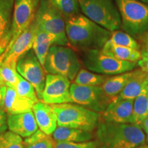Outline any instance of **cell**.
Returning a JSON list of instances; mask_svg holds the SVG:
<instances>
[{"mask_svg": "<svg viewBox=\"0 0 148 148\" xmlns=\"http://www.w3.org/2000/svg\"><path fill=\"white\" fill-rule=\"evenodd\" d=\"M34 20L40 28L56 37V45L70 46L66 34L65 20L50 0H40Z\"/></svg>", "mask_w": 148, "mask_h": 148, "instance_id": "8", "label": "cell"}, {"mask_svg": "<svg viewBox=\"0 0 148 148\" xmlns=\"http://www.w3.org/2000/svg\"><path fill=\"white\" fill-rule=\"evenodd\" d=\"M148 116V88L143 90L134 99L133 117L134 125L141 127L143 122Z\"/></svg>", "mask_w": 148, "mask_h": 148, "instance_id": "24", "label": "cell"}, {"mask_svg": "<svg viewBox=\"0 0 148 148\" xmlns=\"http://www.w3.org/2000/svg\"><path fill=\"white\" fill-rule=\"evenodd\" d=\"M136 148H148V145H146V144H145V145L139 146V147H138Z\"/></svg>", "mask_w": 148, "mask_h": 148, "instance_id": "39", "label": "cell"}, {"mask_svg": "<svg viewBox=\"0 0 148 148\" xmlns=\"http://www.w3.org/2000/svg\"><path fill=\"white\" fill-rule=\"evenodd\" d=\"M144 38V46L140 51L141 58L138 61V65L142 71L148 73V33Z\"/></svg>", "mask_w": 148, "mask_h": 148, "instance_id": "33", "label": "cell"}, {"mask_svg": "<svg viewBox=\"0 0 148 148\" xmlns=\"http://www.w3.org/2000/svg\"><path fill=\"white\" fill-rule=\"evenodd\" d=\"M148 88V73L138 69L132 71V75L118 97L122 99H134Z\"/></svg>", "mask_w": 148, "mask_h": 148, "instance_id": "18", "label": "cell"}, {"mask_svg": "<svg viewBox=\"0 0 148 148\" xmlns=\"http://www.w3.org/2000/svg\"><path fill=\"white\" fill-rule=\"evenodd\" d=\"M40 0H14L10 39L5 51L8 52L17 37L34 21Z\"/></svg>", "mask_w": 148, "mask_h": 148, "instance_id": "11", "label": "cell"}, {"mask_svg": "<svg viewBox=\"0 0 148 148\" xmlns=\"http://www.w3.org/2000/svg\"><path fill=\"white\" fill-rule=\"evenodd\" d=\"M55 142H73L81 143L91 140L93 138L92 132L71 127L57 126L52 134Z\"/></svg>", "mask_w": 148, "mask_h": 148, "instance_id": "19", "label": "cell"}, {"mask_svg": "<svg viewBox=\"0 0 148 148\" xmlns=\"http://www.w3.org/2000/svg\"><path fill=\"white\" fill-rule=\"evenodd\" d=\"M10 39V34H8L2 39L0 40V56L2 55L5 52V49L8 47Z\"/></svg>", "mask_w": 148, "mask_h": 148, "instance_id": "35", "label": "cell"}, {"mask_svg": "<svg viewBox=\"0 0 148 148\" xmlns=\"http://www.w3.org/2000/svg\"><path fill=\"white\" fill-rule=\"evenodd\" d=\"M18 82L16 84V86L15 90L18 95H19L21 97L27 98V99H30L36 103L38 101V96H37L36 92L35 90V88L31 83H29L28 81L24 79L20 74H17Z\"/></svg>", "mask_w": 148, "mask_h": 148, "instance_id": "30", "label": "cell"}, {"mask_svg": "<svg viewBox=\"0 0 148 148\" xmlns=\"http://www.w3.org/2000/svg\"><path fill=\"white\" fill-rule=\"evenodd\" d=\"M65 27L70 46L81 51L101 49L112 32L79 13L65 20Z\"/></svg>", "mask_w": 148, "mask_h": 148, "instance_id": "1", "label": "cell"}, {"mask_svg": "<svg viewBox=\"0 0 148 148\" xmlns=\"http://www.w3.org/2000/svg\"><path fill=\"white\" fill-rule=\"evenodd\" d=\"M5 90H6V85L0 80V107L1 108H3V99H4Z\"/></svg>", "mask_w": 148, "mask_h": 148, "instance_id": "36", "label": "cell"}, {"mask_svg": "<svg viewBox=\"0 0 148 148\" xmlns=\"http://www.w3.org/2000/svg\"><path fill=\"white\" fill-rule=\"evenodd\" d=\"M108 41L114 45L130 47L140 50L139 44L133 36L122 31L115 30L111 32L110 37Z\"/></svg>", "mask_w": 148, "mask_h": 148, "instance_id": "29", "label": "cell"}, {"mask_svg": "<svg viewBox=\"0 0 148 148\" xmlns=\"http://www.w3.org/2000/svg\"><path fill=\"white\" fill-rule=\"evenodd\" d=\"M84 15L110 31L121 26L119 10L113 0H77Z\"/></svg>", "mask_w": 148, "mask_h": 148, "instance_id": "6", "label": "cell"}, {"mask_svg": "<svg viewBox=\"0 0 148 148\" xmlns=\"http://www.w3.org/2000/svg\"><path fill=\"white\" fill-rule=\"evenodd\" d=\"M142 128H143L144 131H145L146 134V138H147V140L148 142V116L145 119V121H144Z\"/></svg>", "mask_w": 148, "mask_h": 148, "instance_id": "37", "label": "cell"}, {"mask_svg": "<svg viewBox=\"0 0 148 148\" xmlns=\"http://www.w3.org/2000/svg\"><path fill=\"white\" fill-rule=\"evenodd\" d=\"M0 148H24V140L19 135L6 130L0 134Z\"/></svg>", "mask_w": 148, "mask_h": 148, "instance_id": "31", "label": "cell"}, {"mask_svg": "<svg viewBox=\"0 0 148 148\" xmlns=\"http://www.w3.org/2000/svg\"><path fill=\"white\" fill-rule=\"evenodd\" d=\"M38 25L34 20V21L17 37L8 52L5 53L3 61L16 64L18 59L23 53L32 49Z\"/></svg>", "mask_w": 148, "mask_h": 148, "instance_id": "14", "label": "cell"}, {"mask_svg": "<svg viewBox=\"0 0 148 148\" xmlns=\"http://www.w3.org/2000/svg\"><path fill=\"white\" fill-rule=\"evenodd\" d=\"M81 62L89 71L106 75L132 71L136 66V63L118 60L105 53L101 49L82 51Z\"/></svg>", "mask_w": 148, "mask_h": 148, "instance_id": "7", "label": "cell"}, {"mask_svg": "<svg viewBox=\"0 0 148 148\" xmlns=\"http://www.w3.org/2000/svg\"><path fill=\"white\" fill-rule=\"evenodd\" d=\"M95 136L98 148H136L146 142L141 127L130 123L99 121Z\"/></svg>", "mask_w": 148, "mask_h": 148, "instance_id": "2", "label": "cell"}, {"mask_svg": "<svg viewBox=\"0 0 148 148\" xmlns=\"http://www.w3.org/2000/svg\"><path fill=\"white\" fill-rule=\"evenodd\" d=\"M70 94L73 103L101 113L112 98L107 96L101 86H90L71 83Z\"/></svg>", "mask_w": 148, "mask_h": 148, "instance_id": "9", "label": "cell"}, {"mask_svg": "<svg viewBox=\"0 0 148 148\" xmlns=\"http://www.w3.org/2000/svg\"><path fill=\"white\" fill-rule=\"evenodd\" d=\"M63 16L64 20L79 13V6L77 0H50Z\"/></svg>", "mask_w": 148, "mask_h": 148, "instance_id": "28", "label": "cell"}, {"mask_svg": "<svg viewBox=\"0 0 148 148\" xmlns=\"http://www.w3.org/2000/svg\"><path fill=\"white\" fill-rule=\"evenodd\" d=\"M56 37L38 26L33 43L32 49L34 50L40 63L44 67L46 58L49 48L56 45Z\"/></svg>", "mask_w": 148, "mask_h": 148, "instance_id": "20", "label": "cell"}, {"mask_svg": "<svg viewBox=\"0 0 148 148\" xmlns=\"http://www.w3.org/2000/svg\"><path fill=\"white\" fill-rule=\"evenodd\" d=\"M108 77V75L94 73L89 71L88 70L81 69L73 79V83L83 86H101Z\"/></svg>", "mask_w": 148, "mask_h": 148, "instance_id": "25", "label": "cell"}, {"mask_svg": "<svg viewBox=\"0 0 148 148\" xmlns=\"http://www.w3.org/2000/svg\"><path fill=\"white\" fill-rule=\"evenodd\" d=\"M14 0H0V40L10 34Z\"/></svg>", "mask_w": 148, "mask_h": 148, "instance_id": "23", "label": "cell"}, {"mask_svg": "<svg viewBox=\"0 0 148 148\" xmlns=\"http://www.w3.org/2000/svg\"><path fill=\"white\" fill-rule=\"evenodd\" d=\"M34 103L35 102L30 99L18 95L14 88L6 86L3 108L8 115L31 111Z\"/></svg>", "mask_w": 148, "mask_h": 148, "instance_id": "17", "label": "cell"}, {"mask_svg": "<svg viewBox=\"0 0 148 148\" xmlns=\"http://www.w3.org/2000/svg\"><path fill=\"white\" fill-rule=\"evenodd\" d=\"M121 20V26L132 36L148 32V4L139 0H114Z\"/></svg>", "mask_w": 148, "mask_h": 148, "instance_id": "5", "label": "cell"}, {"mask_svg": "<svg viewBox=\"0 0 148 148\" xmlns=\"http://www.w3.org/2000/svg\"><path fill=\"white\" fill-rule=\"evenodd\" d=\"M5 53H3L2 55L0 56V67H1V64H2V62H3V60H4V58H5Z\"/></svg>", "mask_w": 148, "mask_h": 148, "instance_id": "38", "label": "cell"}, {"mask_svg": "<svg viewBox=\"0 0 148 148\" xmlns=\"http://www.w3.org/2000/svg\"><path fill=\"white\" fill-rule=\"evenodd\" d=\"M132 75V71H130L108 77L101 87L108 97L114 98L121 93Z\"/></svg>", "mask_w": 148, "mask_h": 148, "instance_id": "22", "label": "cell"}, {"mask_svg": "<svg viewBox=\"0 0 148 148\" xmlns=\"http://www.w3.org/2000/svg\"><path fill=\"white\" fill-rule=\"evenodd\" d=\"M17 74L16 64L3 61L0 67V80L1 82L15 89L18 82Z\"/></svg>", "mask_w": 148, "mask_h": 148, "instance_id": "27", "label": "cell"}, {"mask_svg": "<svg viewBox=\"0 0 148 148\" xmlns=\"http://www.w3.org/2000/svg\"><path fill=\"white\" fill-rule=\"evenodd\" d=\"M101 50L106 54L118 60L134 63L138 62L141 58V53L139 49L114 45L108 41L104 44Z\"/></svg>", "mask_w": 148, "mask_h": 148, "instance_id": "21", "label": "cell"}, {"mask_svg": "<svg viewBox=\"0 0 148 148\" xmlns=\"http://www.w3.org/2000/svg\"><path fill=\"white\" fill-rule=\"evenodd\" d=\"M54 144L52 136L40 130L24 140V148H53Z\"/></svg>", "mask_w": 148, "mask_h": 148, "instance_id": "26", "label": "cell"}, {"mask_svg": "<svg viewBox=\"0 0 148 148\" xmlns=\"http://www.w3.org/2000/svg\"><path fill=\"white\" fill-rule=\"evenodd\" d=\"M16 71L24 79L32 84L38 99L41 101L45 82V71L32 49L23 53L18 59Z\"/></svg>", "mask_w": 148, "mask_h": 148, "instance_id": "10", "label": "cell"}, {"mask_svg": "<svg viewBox=\"0 0 148 148\" xmlns=\"http://www.w3.org/2000/svg\"><path fill=\"white\" fill-rule=\"evenodd\" d=\"M51 106L56 114L58 126L92 132L100 120L99 113L80 105L66 103Z\"/></svg>", "mask_w": 148, "mask_h": 148, "instance_id": "3", "label": "cell"}, {"mask_svg": "<svg viewBox=\"0 0 148 148\" xmlns=\"http://www.w3.org/2000/svg\"><path fill=\"white\" fill-rule=\"evenodd\" d=\"M70 86L71 80L67 77L47 73L41 101L50 105L73 103Z\"/></svg>", "mask_w": 148, "mask_h": 148, "instance_id": "12", "label": "cell"}, {"mask_svg": "<svg viewBox=\"0 0 148 148\" xmlns=\"http://www.w3.org/2000/svg\"><path fill=\"white\" fill-rule=\"evenodd\" d=\"M37 125L40 130L47 135H51L57 127V116L51 105L38 101L32 108Z\"/></svg>", "mask_w": 148, "mask_h": 148, "instance_id": "16", "label": "cell"}, {"mask_svg": "<svg viewBox=\"0 0 148 148\" xmlns=\"http://www.w3.org/2000/svg\"><path fill=\"white\" fill-rule=\"evenodd\" d=\"M132 99L112 98L106 108L100 114L101 121L134 124Z\"/></svg>", "mask_w": 148, "mask_h": 148, "instance_id": "13", "label": "cell"}, {"mask_svg": "<svg viewBox=\"0 0 148 148\" xmlns=\"http://www.w3.org/2000/svg\"><path fill=\"white\" fill-rule=\"evenodd\" d=\"M8 128L11 132L19 135L22 138L30 136L38 130L33 111L21 114L8 115Z\"/></svg>", "mask_w": 148, "mask_h": 148, "instance_id": "15", "label": "cell"}, {"mask_svg": "<svg viewBox=\"0 0 148 148\" xmlns=\"http://www.w3.org/2000/svg\"><path fill=\"white\" fill-rule=\"evenodd\" d=\"M7 119H8V114L3 108L0 107V134L5 132L8 129Z\"/></svg>", "mask_w": 148, "mask_h": 148, "instance_id": "34", "label": "cell"}, {"mask_svg": "<svg viewBox=\"0 0 148 148\" xmlns=\"http://www.w3.org/2000/svg\"><path fill=\"white\" fill-rule=\"evenodd\" d=\"M53 148H98L95 140L81 143L73 142H55Z\"/></svg>", "mask_w": 148, "mask_h": 148, "instance_id": "32", "label": "cell"}, {"mask_svg": "<svg viewBox=\"0 0 148 148\" xmlns=\"http://www.w3.org/2000/svg\"><path fill=\"white\" fill-rule=\"evenodd\" d=\"M139 1L146 3V4H148V0H139Z\"/></svg>", "mask_w": 148, "mask_h": 148, "instance_id": "40", "label": "cell"}, {"mask_svg": "<svg viewBox=\"0 0 148 148\" xmlns=\"http://www.w3.org/2000/svg\"><path fill=\"white\" fill-rule=\"evenodd\" d=\"M82 62L71 48L62 45H52L46 58L44 69L45 73L60 75L73 81Z\"/></svg>", "mask_w": 148, "mask_h": 148, "instance_id": "4", "label": "cell"}]
</instances>
